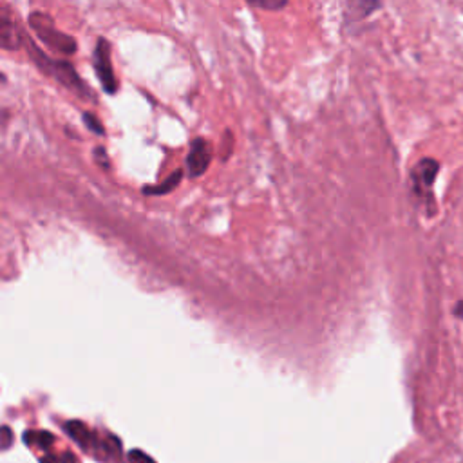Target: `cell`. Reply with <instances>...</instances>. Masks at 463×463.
<instances>
[{"instance_id":"6da1fadb","label":"cell","mask_w":463,"mask_h":463,"mask_svg":"<svg viewBox=\"0 0 463 463\" xmlns=\"http://www.w3.org/2000/svg\"><path fill=\"white\" fill-rule=\"evenodd\" d=\"M24 46L26 49H28L33 62H35L36 66L46 73V75L53 76L56 82H60L63 87L73 90V93H75L76 96H80V98L95 100V95H93L89 87L83 83V80L80 78L78 73H76V69L71 66V63L66 62V60H51L48 55H43V53L36 48L35 43L28 38L24 40Z\"/></svg>"},{"instance_id":"7a4b0ae2","label":"cell","mask_w":463,"mask_h":463,"mask_svg":"<svg viewBox=\"0 0 463 463\" xmlns=\"http://www.w3.org/2000/svg\"><path fill=\"white\" fill-rule=\"evenodd\" d=\"M439 163L435 157H424L412 167L411 170V192L415 196L416 203L424 208L427 216L436 214V199H435V181L438 176Z\"/></svg>"},{"instance_id":"3957f363","label":"cell","mask_w":463,"mask_h":463,"mask_svg":"<svg viewBox=\"0 0 463 463\" xmlns=\"http://www.w3.org/2000/svg\"><path fill=\"white\" fill-rule=\"evenodd\" d=\"M29 26L35 31V35L42 40L49 49L60 53V55H73L76 51V40L67 33L56 29L55 22L48 13L35 11L29 16Z\"/></svg>"},{"instance_id":"277c9868","label":"cell","mask_w":463,"mask_h":463,"mask_svg":"<svg viewBox=\"0 0 463 463\" xmlns=\"http://www.w3.org/2000/svg\"><path fill=\"white\" fill-rule=\"evenodd\" d=\"M95 69L103 90H105L107 95H114L118 90V83H116L113 63H110V46L105 38H98V43H96Z\"/></svg>"},{"instance_id":"5b68a950","label":"cell","mask_w":463,"mask_h":463,"mask_svg":"<svg viewBox=\"0 0 463 463\" xmlns=\"http://www.w3.org/2000/svg\"><path fill=\"white\" fill-rule=\"evenodd\" d=\"M212 163V147L203 137H196L187 154V172L190 177L203 176Z\"/></svg>"},{"instance_id":"8992f818","label":"cell","mask_w":463,"mask_h":463,"mask_svg":"<svg viewBox=\"0 0 463 463\" xmlns=\"http://www.w3.org/2000/svg\"><path fill=\"white\" fill-rule=\"evenodd\" d=\"M24 35L16 28L15 20L9 16L8 8L0 4V46L6 51H13L24 46Z\"/></svg>"},{"instance_id":"52a82bcc","label":"cell","mask_w":463,"mask_h":463,"mask_svg":"<svg viewBox=\"0 0 463 463\" xmlns=\"http://www.w3.org/2000/svg\"><path fill=\"white\" fill-rule=\"evenodd\" d=\"M181 180H183V172H181V170H176V172L170 174V176L167 177L161 184H154V187H147V189H143V194H147V196H165V194L172 192V190L176 189L177 184L181 183Z\"/></svg>"},{"instance_id":"ba28073f","label":"cell","mask_w":463,"mask_h":463,"mask_svg":"<svg viewBox=\"0 0 463 463\" xmlns=\"http://www.w3.org/2000/svg\"><path fill=\"white\" fill-rule=\"evenodd\" d=\"M26 444H38L42 447H49L53 444V436L49 432H26Z\"/></svg>"},{"instance_id":"9c48e42d","label":"cell","mask_w":463,"mask_h":463,"mask_svg":"<svg viewBox=\"0 0 463 463\" xmlns=\"http://www.w3.org/2000/svg\"><path fill=\"white\" fill-rule=\"evenodd\" d=\"M251 8L257 9H264V11H279V9L286 8V2H250Z\"/></svg>"},{"instance_id":"30bf717a","label":"cell","mask_w":463,"mask_h":463,"mask_svg":"<svg viewBox=\"0 0 463 463\" xmlns=\"http://www.w3.org/2000/svg\"><path fill=\"white\" fill-rule=\"evenodd\" d=\"M83 123L95 134H103V125L90 113H83Z\"/></svg>"},{"instance_id":"8fae6325","label":"cell","mask_w":463,"mask_h":463,"mask_svg":"<svg viewBox=\"0 0 463 463\" xmlns=\"http://www.w3.org/2000/svg\"><path fill=\"white\" fill-rule=\"evenodd\" d=\"M129 462L130 463H156L149 454H145V452H142V451H130Z\"/></svg>"},{"instance_id":"7c38bea8","label":"cell","mask_w":463,"mask_h":463,"mask_svg":"<svg viewBox=\"0 0 463 463\" xmlns=\"http://www.w3.org/2000/svg\"><path fill=\"white\" fill-rule=\"evenodd\" d=\"M95 156H96V161H98L100 165H103V169H109V163H107L105 149H102V147H96V149H95Z\"/></svg>"},{"instance_id":"4fadbf2b","label":"cell","mask_w":463,"mask_h":463,"mask_svg":"<svg viewBox=\"0 0 463 463\" xmlns=\"http://www.w3.org/2000/svg\"><path fill=\"white\" fill-rule=\"evenodd\" d=\"M2 442H4V444H2V447L4 449H8L9 445H11V431H9L8 425L2 427Z\"/></svg>"},{"instance_id":"5bb4252c","label":"cell","mask_w":463,"mask_h":463,"mask_svg":"<svg viewBox=\"0 0 463 463\" xmlns=\"http://www.w3.org/2000/svg\"><path fill=\"white\" fill-rule=\"evenodd\" d=\"M452 311H454L456 317L462 318V321H463V301H458V303L454 304V310H452Z\"/></svg>"}]
</instances>
